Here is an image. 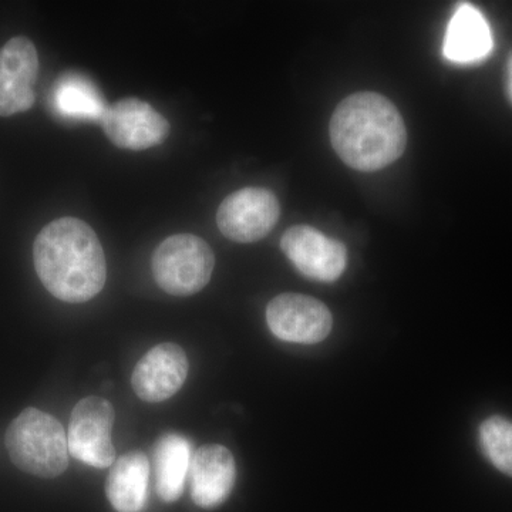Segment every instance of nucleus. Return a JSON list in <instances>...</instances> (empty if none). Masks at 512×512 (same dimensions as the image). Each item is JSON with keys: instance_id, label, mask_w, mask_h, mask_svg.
Instances as JSON below:
<instances>
[{"instance_id": "2eb2a0df", "label": "nucleus", "mask_w": 512, "mask_h": 512, "mask_svg": "<svg viewBox=\"0 0 512 512\" xmlns=\"http://www.w3.org/2000/svg\"><path fill=\"white\" fill-rule=\"evenodd\" d=\"M57 110L76 120L101 121L107 110L103 97L89 80L77 74L64 76L55 92Z\"/></svg>"}, {"instance_id": "39448f33", "label": "nucleus", "mask_w": 512, "mask_h": 512, "mask_svg": "<svg viewBox=\"0 0 512 512\" xmlns=\"http://www.w3.org/2000/svg\"><path fill=\"white\" fill-rule=\"evenodd\" d=\"M114 409L101 397L90 396L76 404L67 431L69 453L87 466L106 468L113 466L114 450L111 431Z\"/></svg>"}, {"instance_id": "dca6fc26", "label": "nucleus", "mask_w": 512, "mask_h": 512, "mask_svg": "<svg viewBox=\"0 0 512 512\" xmlns=\"http://www.w3.org/2000/svg\"><path fill=\"white\" fill-rule=\"evenodd\" d=\"M478 436L485 457L498 471L512 477V421L490 417L481 423Z\"/></svg>"}, {"instance_id": "6e6552de", "label": "nucleus", "mask_w": 512, "mask_h": 512, "mask_svg": "<svg viewBox=\"0 0 512 512\" xmlns=\"http://www.w3.org/2000/svg\"><path fill=\"white\" fill-rule=\"evenodd\" d=\"M281 248L289 261L306 278L335 282L348 262L345 245L308 225H295L285 232Z\"/></svg>"}, {"instance_id": "4468645a", "label": "nucleus", "mask_w": 512, "mask_h": 512, "mask_svg": "<svg viewBox=\"0 0 512 512\" xmlns=\"http://www.w3.org/2000/svg\"><path fill=\"white\" fill-rule=\"evenodd\" d=\"M191 443L177 433H167L154 446L157 493L165 503H174L184 491L190 474Z\"/></svg>"}, {"instance_id": "ddd939ff", "label": "nucleus", "mask_w": 512, "mask_h": 512, "mask_svg": "<svg viewBox=\"0 0 512 512\" xmlns=\"http://www.w3.org/2000/svg\"><path fill=\"white\" fill-rule=\"evenodd\" d=\"M150 463L133 451L114 461L107 478L106 494L117 512H141L147 504Z\"/></svg>"}, {"instance_id": "423d86ee", "label": "nucleus", "mask_w": 512, "mask_h": 512, "mask_svg": "<svg viewBox=\"0 0 512 512\" xmlns=\"http://www.w3.org/2000/svg\"><path fill=\"white\" fill-rule=\"evenodd\" d=\"M281 205L274 192L248 187L225 198L217 214L218 228L231 241L252 244L274 229Z\"/></svg>"}, {"instance_id": "20e7f679", "label": "nucleus", "mask_w": 512, "mask_h": 512, "mask_svg": "<svg viewBox=\"0 0 512 512\" xmlns=\"http://www.w3.org/2000/svg\"><path fill=\"white\" fill-rule=\"evenodd\" d=\"M151 265L154 279L164 292L191 296L210 282L215 256L204 239L197 235L178 234L158 245Z\"/></svg>"}, {"instance_id": "9d476101", "label": "nucleus", "mask_w": 512, "mask_h": 512, "mask_svg": "<svg viewBox=\"0 0 512 512\" xmlns=\"http://www.w3.org/2000/svg\"><path fill=\"white\" fill-rule=\"evenodd\" d=\"M187 376L188 359L183 348L174 343H161L134 367L131 386L143 402L161 403L183 387Z\"/></svg>"}, {"instance_id": "7ed1b4c3", "label": "nucleus", "mask_w": 512, "mask_h": 512, "mask_svg": "<svg viewBox=\"0 0 512 512\" xmlns=\"http://www.w3.org/2000/svg\"><path fill=\"white\" fill-rule=\"evenodd\" d=\"M6 448L13 464L35 477L56 478L69 467L66 431L59 420L35 407L12 421Z\"/></svg>"}, {"instance_id": "9b49d317", "label": "nucleus", "mask_w": 512, "mask_h": 512, "mask_svg": "<svg viewBox=\"0 0 512 512\" xmlns=\"http://www.w3.org/2000/svg\"><path fill=\"white\" fill-rule=\"evenodd\" d=\"M237 480V466L231 451L220 444H207L191 458L192 501L201 508L220 507L227 501Z\"/></svg>"}, {"instance_id": "f03ea898", "label": "nucleus", "mask_w": 512, "mask_h": 512, "mask_svg": "<svg viewBox=\"0 0 512 512\" xmlns=\"http://www.w3.org/2000/svg\"><path fill=\"white\" fill-rule=\"evenodd\" d=\"M330 141L353 170H382L406 150L407 130L396 106L377 93H356L336 107L330 119Z\"/></svg>"}, {"instance_id": "0eeeda50", "label": "nucleus", "mask_w": 512, "mask_h": 512, "mask_svg": "<svg viewBox=\"0 0 512 512\" xmlns=\"http://www.w3.org/2000/svg\"><path fill=\"white\" fill-rule=\"evenodd\" d=\"M266 322L276 338L315 345L332 332V313L325 303L301 293H282L269 302Z\"/></svg>"}, {"instance_id": "f257e3e1", "label": "nucleus", "mask_w": 512, "mask_h": 512, "mask_svg": "<svg viewBox=\"0 0 512 512\" xmlns=\"http://www.w3.org/2000/svg\"><path fill=\"white\" fill-rule=\"evenodd\" d=\"M33 262L40 282L63 302H89L106 284V256L100 239L77 218H60L46 225L33 245Z\"/></svg>"}, {"instance_id": "1a4fd4ad", "label": "nucleus", "mask_w": 512, "mask_h": 512, "mask_svg": "<svg viewBox=\"0 0 512 512\" xmlns=\"http://www.w3.org/2000/svg\"><path fill=\"white\" fill-rule=\"evenodd\" d=\"M101 124L111 143L123 150L156 147L170 134V123L163 114L138 99L120 100L107 107Z\"/></svg>"}, {"instance_id": "f8f14e48", "label": "nucleus", "mask_w": 512, "mask_h": 512, "mask_svg": "<svg viewBox=\"0 0 512 512\" xmlns=\"http://www.w3.org/2000/svg\"><path fill=\"white\" fill-rule=\"evenodd\" d=\"M493 35L483 13L463 3L454 12L444 37L443 55L450 62H481L493 50Z\"/></svg>"}, {"instance_id": "a211bd4d", "label": "nucleus", "mask_w": 512, "mask_h": 512, "mask_svg": "<svg viewBox=\"0 0 512 512\" xmlns=\"http://www.w3.org/2000/svg\"><path fill=\"white\" fill-rule=\"evenodd\" d=\"M507 90L508 96H510V100L512 103V55L510 57V60H508Z\"/></svg>"}, {"instance_id": "f3484780", "label": "nucleus", "mask_w": 512, "mask_h": 512, "mask_svg": "<svg viewBox=\"0 0 512 512\" xmlns=\"http://www.w3.org/2000/svg\"><path fill=\"white\" fill-rule=\"evenodd\" d=\"M33 84L18 73L0 70V117L32 109L36 100Z\"/></svg>"}]
</instances>
